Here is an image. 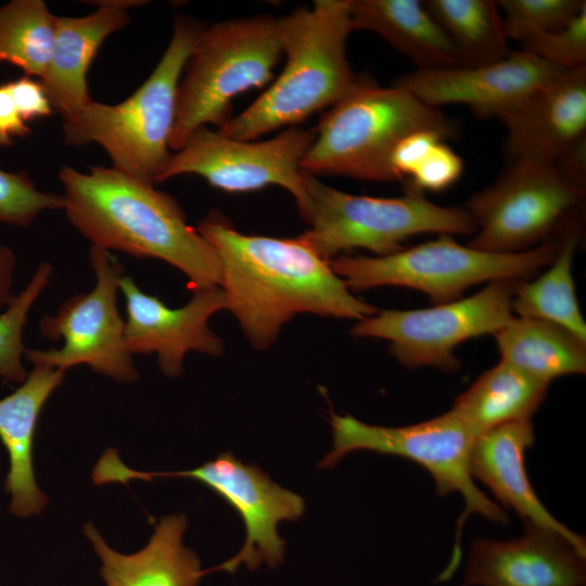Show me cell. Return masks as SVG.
<instances>
[{
    "instance_id": "obj_7",
    "label": "cell",
    "mask_w": 586,
    "mask_h": 586,
    "mask_svg": "<svg viewBox=\"0 0 586 586\" xmlns=\"http://www.w3.org/2000/svg\"><path fill=\"white\" fill-rule=\"evenodd\" d=\"M307 204L303 219L310 229L303 237L324 259L352 249L384 256L404 249L413 235H472L475 226L464 207L442 206L406 187L396 198L349 194L303 170Z\"/></svg>"
},
{
    "instance_id": "obj_33",
    "label": "cell",
    "mask_w": 586,
    "mask_h": 586,
    "mask_svg": "<svg viewBox=\"0 0 586 586\" xmlns=\"http://www.w3.org/2000/svg\"><path fill=\"white\" fill-rule=\"evenodd\" d=\"M463 161L446 142L438 141L409 176L406 187L421 192L443 191L461 177Z\"/></svg>"
},
{
    "instance_id": "obj_18",
    "label": "cell",
    "mask_w": 586,
    "mask_h": 586,
    "mask_svg": "<svg viewBox=\"0 0 586 586\" xmlns=\"http://www.w3.org/2000/svg\"><path fill=\"white\" fill-rule=\"evenodd\" d=\"M585 559L562 537L526 525L518 538H475L461 586H585Z\"/></svg>"
},
{
    "instance_id": "obj_14",
    "label": "cell",
    "mask_w": 586,
    "mask_h": 586,
    "mask_svg": "<svg viewBox=\"0 0 586 586\" xmlns=\"http://www.w3.org/2000/svg\"><path fill=\"white\" fill-rule=\"evenodd\" d=\"M315 136V128L295 126L268 140H239L203 126L171 152L157 182L192 174L227 192L279 186L294 196L302 216L307 193L301 162Z\"/></svg>"
},
{
    "instance_id": "obj_10",
    "label": "cell",
    "mask_w": 586,
    "mask_h": 586,
    "mask_svg": "<svg viewBox=\"0 0 586 586\" xmlns=\"http://www.w3.org/2000/svg\"><path fill=\"white\" fill-rule=\"evenodd\" d=\"M506 165L464 205L475 226L469 246L511 254L583 231L586 188L568 181L551 164Z\"/></svg>"
},
{
    "instance_id": "obj_31",
    "label": "cell",
    "mask_w": 586,
    "mask_h": 586,
    "mask_svg": "<svg viewBox=\"0 0 586 586\" xmlns=\"http://www.w3.org/2000/svg\"><path fill=\"white\" fill-rule=\"evenodd\" d=\"M63 207V194L39 191L26 171L0 169V224L27 227L40 212Z\"/></svg>"
},
{
    "instance_id": "obj_35",
    "label": "cell",
    "mask_w": 586,
    "mask_h": 586,
    "mask_svg": "<svg viewBox=\"0 0 586 586\" xmlns=\"http://www.w3.org/2000/svg\"><path fill=\"white\" fill-rule=\"evenodd\" d=\"M8 85L14 103L26 123L52 114L53 107L41 81L25 75L8 81Z\"/></svg>"
},
{
    "instance_id": "obj_37",
    "label": "cell",
    "mask_w": 586,
    "mask_h": 586,
    "mask_svg": "<svg viewBox=\"0 0 586 586\" xmlns=\"http://www.w3.org/2000/svg\"><path fill=\"white\" fill-rule=\"evenodd\" d=\"M553 166L568 181L586 188V136L565 151Z\"/></svg>"
},
{
    "instance_id": "obj_24",
    "label": "cell",
    "mask_w": 586,
    "mask_h": 586,
    "mask_svg": "<svg viewBox=\"0 0 586 586\" xmlns=\"http://www.w3.org/2000/svg\"><path fill=\"white\" fill-rule=\"evenodd\" d=\"M548 386L500 359L455 399L450 410L476 437L509 422L531 420L546 398Z\"/></svg>"
},
{
    "instance_id": "obj_29",
    "label": "cell",
    "mask_w": 586,
    "mask_h": 586,
    "mask_svg": "<svg viewBox=\"0 0 586 586\" xmlns=\"http://www.w3.org/2000/svg\"><path fill=\"white\" fill-rule=\"evenodd\" d=\"M508 38L523 51L556 68L586 66V9L559 29H538L506 22Z\"/></svg>"
},
{
    "instance_id": "obj_6",
    "label": "cell",
    "mask_w": 586,
    "mask_h": 586,
    "mask_svg": "<svg viewBox=\"0 0 586 586\" xmlns=\"http://www.w3.org/2000/svg\"><path fill=\"white\" fill-rule=\"evenodd\" d=\"M281 55L277 17L272 15L256 14L203 27L178 85L169 149L179 150L200 127L224 126L233 99L268 84Z\"/></svg>"
},
{
    "instance_id": "obj_34",
    "label": "cell",
    "mask_w": 586,
    "mask_h": 586,
    "mask_svg": "<svg viewBox=\"0 0 586 586\" xmlns=\"http://www.w3.org/2000/svg\"><path fill=\"white\" fill-rule=\"evenodd\" d=\"M441 140L445 138L429 129L417 130L404 137L391 156V165L397 179L407 180L425 154Z\"/></svg>"
},
{
    "instance_id": "obj_25",
    "label": "cell",
    "mask_w": 586,
    "mask_h": 586,
    "mask_svg": "<svg viewBox=\"0 0 586 586\" xmlns=\"http://www.w3.org/2000/svg\"><path fill=\"white\" fill-rule=\"evenodd\" d=\"M494 339L502 360L547 383L586 371V342L556 323L514 316Z\"/></svg>"
},
{
    "instance_id": "obj_20",
    "label": "cell",
    "mask_w": 586,
    "mask_h": 586,
    "mask_svg": "<svg viewBox=\"0 0 586 586\" xmlns=\"http://www.w3.org/2000/svg\"><path fill=\"white\" fill-rule=\"evenodd\" d=\"M137 0L98 1L97 10L82 17L58 16L50 62L40 79L53 109L69 117L92 101L87 72L103 41L129 22Z\"/></svg>"
},
{
    "instance_id": "obj_5",
    "label": "cell",
    "mask_w": 586,
    "mask_h": 586,
    "mask_svg": "<svg viewBox=\"0 0 586 586\" xmlns=\"http://www.w3.org/2000/svg\"><path fill=\"white\" fill-rule=\"evenodd\" d=\"M194 20L178 15L163 56L149 78L126 100L111 105L91 101L63 118L68 145L98 143L116 169L155 183L169 156L178 85L188 56L203 29Z\"/></svg>"
},
{
    "instance_id": "obj_17",
    "label": "cell",
    "mask_w": 586,
    "mask_h": 586,
    "mask_svg": "<svg viewBox=\"0 0 586 586\" xmlns=\"http://www.w3.org/2000/svg\"><path fill=\"white\" fill-rule=\"evenodd\" d=\"M500 122L506 164L555 165L586 136V66L562 71L526 95Z\"/></svg>"
},
{
    "instance_id": "obj_4",
    "label": "cell",
    "mask_w": 586,
    "mask_h": 586,
    "mask_svg": "<svg viewBox=\"0 0 586 586\" xmlns=\"http://www.w3.org/2000/svg\"><path fill=\"white\" fill-rule=\"evenodd\" d=\"M422 129L434 130L445 140L460 135L458 122L443 110L423 103L400 87H379L361 77L323 114L301 168L314 176L396 181L392 153L404 137Z\"/></svg>"
},
{
    "instance_id": "obj_26",
    "label": "cell",
    "mask_w": 586,
    "mask_h": 586,
    "mask_svg": "<svg viewBox=\"0 0 586 586\" xmlns=\"http://www.w3.org/2000/svg\"><path fill=\"white\" fill-rule=\"evenodd\" d=\"M583 231L560 240L555 259L535 280H520L512 296L517 317L542 319L565 328L586 342V323L575 292L572 265Z\"/></svg>"
},
{
    "instance_id": "obj_38",
    "label": "cell",
    "mask_w": 586,
    "mask_h": 586,
    "mask_svg": "<svg viewBox=\"0 0 586 586\" xmlns=\"http://www.w3.org/2000/svg\"><path fill=\"white\" fill-rule=\"evenodd\" d=\"M16 259L13 251L0 243V308L7 306L12 297V285Z\"/></svg>"
},
{
    "instance_id": "obj_36",
    "label": "cell",
    "mask_w": 586,
    "mask_h": 586,
    "mask_svg": "<svg viewBox=\"0 0 586 586\" xmlns=\"http://www.w3.org/2000/svg\"><path fill=\"white\" fill-rule=\"evenodd\" d=\"M30 128L22 118L8 82L0 84V146H10L15 138H24Z\"/></svg>"
},
{
    "instance_id": "obj_23",
    "label": "cell",
    "mask_w": 586,
    "mask_h": 586,
    "mask_svg": "<svg viewBox=\"0 0 586 586\" xmlns=\"http://www.w3.org/2000/svg\"><path fill=\"white\" fill-rule=\"evenodd\" d=\"M353 29L372 31L419 71L461 66L451 41L419 0H351Z\"/></svg>"
},
{
    "instance_id": "obj_28",
    "label": "cell",
    "mask_w": 586,
    "mask_h": 586,
    "mask_svg": "<svg viewBox=\"0 0 586 586\" xmlns=\"http://www.w3.org/2000/svg\"><path fill=\"white\" fill-rule=\"evenodd\" d=\"M58 16L42 0H12L0 7V64L42 78L47 72Z\"/></svg>"
},
{
    "instance_id": "obj_13",
    "label": "cell",
    "mask_w": 586,
    "mask_h": 586,
    "mask_svg": "<svg viewBox=\"0 0 586 586\" xmlns=\"http://www.w3.org/2000/svg\"><path fill=\"white\" fill-rule=\"evenodd\" d=\"M89 260L95 285L68 297L55 315H44L39 329L60 348L25 349V359L66 371L86 365L92 371L118 382H135L138 372L125 342V320L117 306V291L125 269L107 250L90 246Z\"/></svg>"
},
{
    "instance_id": "obj_30",
    "label": "cell",
    "mask_w": 586,
    "mask_h": 586,
    "mask_svg": "<svg viewBox=\"0 0 586 586\" xmlns=\"http://www.w3.org/2000/svg\"><path fill=\"white\" fill-rule=\"evenodd\" d=\"M52 271L49 263L39 264L27 285L12 297L5 310L0 314V378L5 381L22 383L28 375L23 364V330L28 314L48 285Z\"/></svg>"
},
{
    "instance_id": "obj_27",
    "label": "cell",
    "mask_w": 586,
    "mask_h": 586,
    "mask_svg": "<svg viewBox=\"0 0 586 586\" xmlns=\"http://www.w3.org/2000/svg\"><path fill=\"white\" fill-rule=\"evenodd\" d=\"M423 4L451 41L461 66L496 63L510 53L497 1L426 0Z\"/></svg>"
},
{
    "instance_id": "obj_3",
    "label": "cell",
    "mask_w": 586,
    "mask_h": 586,
    "mask_svg": "<svg viewBox=\"0 0 586 586\" xmlns=\"http://www.w3.org/2000/svg\"><path fill=\"white\" fill-rule=\"evenodd\" d=\"M277 27L285 65L264 93L218 129L227 137L254 140L281 127H295L334 105L361 78L346 52L354 30L351 0H316L311 8L277 17Z\"/></svg>"
},
{
    "instance_id": "obj_22",
    "label": "cell",
    "mask_w": 586,
    "mask_h": 586,
    "mask_svg": "<svg viewBox=\"0 0 586 586\" xmlns=\"http://www.w3.org/2000/svg\"><path fill=\"white\" fill-rule=\"evenodd\" d=\"M188 522L183 513L164 517L149 543L135 553H122L89 522L84 533L101 561L105 586H198L207 573L198 556L184 546Z\"/></svg>"
},
{
    "instance_id": "obj_8",
    "label": "cell",
    "mask_w": 586,
    "mask_h": 586,
    "mask_svg": "<svg viewBox=\"0 0 586 586\" xmlns=\"http://www.w3.org/2000/svg\"><path fill=\"white\" fill-rule=\"evenodd\" d=\"M559 245L560 241L548 242L519 253L499 254L440 234L388 255H341L329 264L353 293L404 286L422 292L436 305L461 298L467 289L482 282L527 280L555 259Z\"/></svg>"
},
{
    "instance_id": "obj_1",
    "label": "cell",
    "mask_w": 586,
    "mask_h": 586,
    "mask_svg": "<svg viewBox=\"0 0 586 586\" xmlns=\"http://www.w3.org/2000/svg\"><path fill=\"white\" fill-rule=\"evenodd\" d=\"M198 231L218 254L227 309L257 349L273 344L297 314L359 321L378 313L354 295L303 234H244L217 211L202 219Z\"/></svg>"
},
{
    "instance_id": "obj_9",
    "label": "cell",
    "mask_w": 586,
    "mask_h": 586,
    "mask_svg": "<svg viewBox=\"0 0 586 586\" xmlns=\"http://www.w3.org/2000/svg\"><path fill=\"white\" fill-rule=\"evenodd\" d=\"M332 450L319 468L334 467L345 455L370 450L407 458L432 475L440 496L459 493L464 501L456 532L451 561L440 579L446 581L461 559V531L469 515L475 513L488 521L506 524L508 514L474 482L470 470V450L475 438L467 424L451 410L419 423L383 426L365 423L351 415L330 413Z\"/></svg>"
},
{
    "instance_id": "obj_32",
    "label": "cell",
    "mask_w": 586,
    "mask_h": 586,
    "mask_svg": "<svg viewBox=\"0 0 586 586\" xmlns=\"http://www.w3.org/2000/svg\"><path fill=\"white\" fill-rule=\"evenodd\" d=\"M505 21L538 29H559L583 10L585 0H499Z\"/></svg>"
},
{
    "instance_id": "obj_21",
    "label": "cell",
    "mask_w": 586,
    "mask_h": 586,
    "mask_svg": "<svg viewBox=\"0 0 586 586\" xmlns=\"http://www.w3.org/2000/svg\"><path fill=\"white\" fill-rule=\"evenodd\" d=\"M64 375L61 369L35 365L21 386L0 399V440L9 455L4 491L9 512L20 519L40 514L48 504L35 479L34 437L40 412Z\"/></svg>"
},
{
    "instance_id": "obj_15",
    "label": "cell",
    "mask_w": 586,
    "mask_h": 586,
    "mask_svg": "<svg viewBox=\"0 0 586 586\" xmlns=\"http://www.w3.org/2000/svg\"><path fill=\"white\" fill-rule=\"evenodd\" d=\"M119 290L126 302L125 342L129 353L155 354L166 377L180 375L190 351L222 354L224 343L208 326L214 314L227 309L220 286L193 291L191 300L179 308L144 293L129 276H123Z\"/></svg>"
},
{
    "instance_id": "obj_12",
    "label": "cell",
    "mask_w": 586,
    "mask_h": 586,
    "mask_svg": "<svg viewBox=\"0 0 586 586\" xmlns=\"http://www.w3.org/2000/svg\"><path fill=\"white\" fill-rule=\"evenodd\" d=\"M518 281H492L471 296L430 308L378 310L356 322L351 333L390 341V354L407 368L457 371L460 361L455 349L459 344L494 335L512 320L511 302Z\"/></svg>"
},
{
    "instance_id": "obj_16",
    "label": "cell",
    "mask_w": 586,
    "mask_h": 586,
    "mask_svg": "<svg viewBox=\"0 0 586 586\" xmlns=\"http://www.w3.org/2000/svg\"><path fill=\"white\" fill-rule=\"evenodd\" d=\"M562 71L523 51L511 50L496 63L417 69L398 76L392 85L432 107L462 104L479 118L500 120L534 89Z\"/></svg>"
},
{
    "instance_id": "obj_19",
    "label": "cell",
    "mask_w": 586,
    "mask_h": 586,
    "mask_svg": "<svg viewBox=\"0 0 586 586\" xmlns=\"http://www.w3.org/2000/svg\"><path fill=\"white\" fill-rule=\"evenodd\" d=\"M531 420L509 422L479 436L470 450L472 476L484 483L505 507L526 523L569 542L586 557L585 538L559 522L534 492L525 469V451L534 444Z\"/></svg>"
},
{
    "instance_id": "obj_11",
    "label": "cell",
    "mask_w": 586,
    "mask_h": 586,
    "mask_svg": "<svg viewBox=\"0 0 586 586\" xmlns=\"http://www.w3.org/2000/svg\"><path fill=\"white\" fill-rule=\"evenodd\" d=\"M156 477L199 481L228 502L243 520L246 536L241 550L207 572L234 573L241 564L254 571L263 563L276 568L283 562L285 542L278 533V524L298 520L304 514L305 502L300 495L272 482L260 468L245 464L227 451L192 470L142 472L128 468L116 450L107 449L93 469L98 485Z\"/></svg>"
},
{
    "instance_id": "obj_2",
    "label": "cell",
    "mask_w": 586,
    "mask_h": 586,
    "mask_svg": "<svg viewBox=\"0 0 586 586\" xmlns=\"http://www.w3.org/2000/svg\"><path fill=\"white\" fill-rule=\"evenodd\" d=\"M59 177L65 215L91 245L164 260L189 279L193 291L219 286L216 250L188 224L171 195L115 167L81 173L64 166Z\"/></svg>"
}]
</instances>
